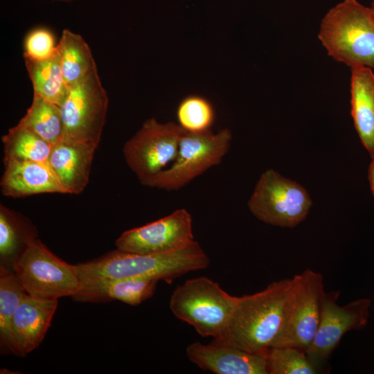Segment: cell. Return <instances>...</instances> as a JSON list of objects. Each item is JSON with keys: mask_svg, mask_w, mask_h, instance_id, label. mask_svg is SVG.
Masks as SVG:
<instances>
[{"mask_svg": "<svg viewBox=\"0 0 374 374\" xmlns=\"http://www.w3.org/2000/svg\"><path fill=\"white\" fill-rule=\"evenodd\" d=\"M209 264L208 255L195 241L184 249L158 254H140L116 249L74 266L81 283L99 278H148L171 283L188 272L208 267Z\"/></svg>", "mask_w": 374, "mask_h": 374, "instance_id": "1", "label": "cell"}, {"mask_svg": "<svg viewBox=\"0 0 374 374\" xmlns=\"http://www.w3.org/2000/svg\"><path fill=\"white\" fill-rule=\"evenodd\" d=\"M26 294L13 269L0 266V345L2 353L20 356L12 326L15 313Z\"/></svg>", "mask_w": 374, "mask_h": 374, "instance_id": "21", "label": "cell"}, {"mask_svg": "<svg viewBox=\"0 0 374 374\" xmlns=\"http://www.w3.org/2000/svg\"><path fill=\"white\" fill-rule=\"evenodd\" d=\"M24 61L34 94L60 107L69 87L64 78L57 48L55 53L48 59L33 60L24 58Z\"/></svg>", "mask_w": 374, "mask_h": 374, "instance_id": "20", "label": "cell"}, {"mask_svg": "<svg viewBox=\"0 0 374 374\" xmlns=\"http://www.w3.org/2000/svg\"><path fill=\"white\" fill-rule=\"evenodd\" d=\"M58 301L37 299L26 294L15 313L12 334L19 355L26 356L43 341Z\"/></svg>", "mask_w": 374, "mask_h": 374, "instance_id": "16", "label": "cell"}, {"mask_svg": "<svg viewBox=\"0 0 374 374\" xmlns=\"http://www.w3.org/2000/svg\"><path fill=\"white\" fill-rule=\"evenodd\" d=\"M351 114L360 140L374 157V73L366 66L351 68Z\"/></svg>", "mask_w": 374, "mask_h": 374, "instance_id": "18", "label": "cell"}, {"mask_svg": "<svg viewBox=\"0 0 374 374\" xmlns=\"http://www.w3.org/2000/svg\"><path fill=\"white\" fill-rule=\"evenodd\" d=\"M237 296L228 294L206 276L178 285L170 299V308L179 319L192 326L202 337H219L225 332Z\"/></svg>", "mask_w": 374, "mask_h": 374, "instance_id": "4", "label": "cell"}, {"mask_svg": "<svg viewBox=\"0 0 374 374\" xmlns=\"http://www.w3.org/2000/svg\"><path fill=\"white\" fill-rule=\"evenodd\" d=\"M267 366L268 374H316L321 371L305 350L292 346L269 348Z\"/></svg>", "mask_w": 374, "mask_h": 374, "instance_id": "24", "label": "cell"}, {"mask_svg": "<svg viewBox=\"0 0 374 374\" xmlns=\"http://www.w3.org/2000/svg\"><path fill=\"white\" fill-rule=\"evenodd\" d=\"M51 1H64V2H71L73 0H51Z\"/></svg>", "mask_w": 374, "mask_h": 374, "instance_id": "29", "label": "cell"}, {"mask_svg": "<svg viewBox=\"0 0 374 374\" xmlns=\"http://www.w3.org/2000/svg\"><path fill=\"white\" fill-rule=\"evenodd\" d=\"M292 278L269 284L264 290L238 297L225 332L219 338L245 351L266 355L284 318Z\"/></svg>", "mask_w": 374, "mask_h": 374, "instance_id": "2", "label": "cell"}, {"mask_svg": "<svg viewBox=\"0 0 374 374\" xmlns=\"http://www.w3.org/2000/svg\"><path fill=\"white\" fill-rule=\"evenodd\" d=\"M3 163L10 161L48 162L53 145L18 123L2 136Z\"/></svg>", "mask_w": 374, "mask_h": 374, "instance_id": "22", "label": "cell"}, {"mask_svg": "<svg viewBox=\"0 0 374 374\" xmlns=\"http://www.w3.org/2000/svg\"><path fill=\"white\" fill-rule=\"evenodd\" d=\"M186 353L191 362L215 374H268L267 354L249 353L219 338L208 344L192 343Z\"/></svg>", "mask_w": 374, "mask_h": 374, "instance_id": "13", "label": "cell"}, {"mask_svg": "<svg viewBox=\"0 0 374 374\" xmlns=\"http://www.w3.org/2000/svg\"><path fill=\"white\" fill-rule=\"evenodd\" d=\"M184 132L179 124L151 118L125 143V160L143 185L173 162Z\"/></svg>", "mask_w": 374, "mask_h": 374, "instance_id": "10", "label": "cell"}, {"mask_svg": "<svg viewBox=\"0 0 374 374\" xmlns=\"http://www.w3.org/2000/svg\"><path fill=\"white\" fill-rule=\"evenodd\" d=\"M319 38L330 56L351 68L374 69V13L357 0H344L323 18Z\"/></svg>", "mask_w": 374, "mask_h": 374, "instance_id": "3", "label": "cell"}, {"mask_svg": "<svg viewBox=\"0 0 374 374\" xmlns=\"http://www.w3.org/2000/svg\"><path fill=\"white\" fill-rule=\"evenodd\" d=\"M17 220L2 205L0 208V266L12 269L28 240L35 235L24 234Z\"/></svg>", "mask_w": 374, "mask_h": 374, "instance_id": "25", "label": "cell"}, {"mask_svg": "<svg viewBox=\"0 0 374 374\" xmlns=\"http://www.w3.org/2000/svg\"><path fill=\"white\" fill-rule=\"evenodd\" d=\"M97 147L62 139L53 145L48 163L66 193L78 195L86 188Z\"/></svg>", "mask_w": 374, "mask_h": 374, "instance_id": "14", "label": "cell"}, {"mask_svg": "<svg viewBox=\"0 0 374 374\" xmlns=\"http://www.w3.org/2000/svg\"><path fill=\"white\" fill-rule=\"evenodd\" d=\"M109 98L96 70L69 87L60 107L63 139L84 142L98 148L106 121Z\"/></svg>", "mask_w": 374, "mask_h": 374, "instance_id": "9", "label": "cell"}, {"mask_svg": "<svg viewBox=\"0 0 374 374\" xmlns=\"http://www.w3.org/2000/svg\"><path fill=\"white\" fill-rule=\"evenodd\" d=\"M12 269L26 292L37 299L72 297L82 285L75 266L57 257L36 235L28 240Z\"/></svg>", "mask_w": 374, "mask_h": 374, "instance_id": "5", "label": "cell"}, {"mask_svg": "<svg viewBox=\"0 0 374 374\" xmlns=\"http://www.w3.org/2000/svg\"><path fill=\"white\" fill-rule=\"evenodd\" d=\"M57 48L69 87L98 70L91 48L80 35L63 30Z\"/></svg>", "mask_w": 374, "mask_h": 374, "instance_id": "19", "label": "cell"}, {"mask_svg": "<svg viewBox=\"0 0 374 374\" xmlns=\"http://www.w3.org/2000/svg\"><path fill=\"white\" fill-rule=\"evenodd\" d=\"M215 116L212 104L199 96L192 95L184 98L177 109L178 124L188 132H202L211 130Z\"/></svg>", "mask_w": 374, "mask_h": 374, "instance_id": "26", "label": "cell"}, {"mask_svg": "<svg viewBox=\"0 0 374 374\" xmlns=\"http://www.w3.org/2000/svg\"><path fill=\"white\" fill-rule=\"evenodd\" d=\"M1 179L3 195L13 198L66 192L48 162L10 161Z\"/></svg>", "mask_w": 374, "mask_h": 374, "instance_id": "15", "label": "cell"}, {"mask_svg": "<svg viewBox=\"0 0 374 374\" xmlns=\"http://www.w3.org/2000/svg\"><path fill=\"white\" fill-rule=\"evenodd\" d=\"M19 124L31 130L53 145L63 139L60 107L34 94L33 102Z\"/></svg>", "mask_w": 374, "mask_h": 374, "instance_id": "23", "label": "cell"}, {"mask_svg": "<svg viewBox=\"0 0 374 374\" xmlns=\"http://www.w3.org/2000/svg\"><path fill=\"white\" fill-rule=\"evenodd\" d=\"M24 57L33 60L48 59L57 51L53 35L44 28L30 31L24 39Z\"/></svg>", "mask_w": 374, "mask_h": 374, "instance_id": "27", "label": "cell"}, {"mask_svg": "<svg viewBox=\"0 0 374 374\" xmlns=\"http://www.w3.org/2000/svg\"><path fill=\"white\" fill-rule=\"evenodd\" d=\"M324 293L319 272L308 269L292 278L283 321L271 347L292 346L306 352L319 326Z\"/></svg>", "mask_w": 374, "mask_h": 374, "instance_id": "7", "label": "cell"}, {"mask_svg": "<svg viewBox=\"0 0 374 374\" xmlns=\"http://www.w3.org/2000/svg\"><path fill=\"white\" fill-rule=\"evenodd\" d=\"M368 179L371 189L374 195V157H372V161L368 168Z\"/></svg>", "mask_w": 374, "mask_h": 374, "instance_id": "28", "label": "cell"}, {"mask_svg": "<svg viewBox=\"0 0 374 374\" xmlns=\"http://www.w3.org/2000/svg\"><path fill=\"white\" fill-rule=\"evenodd\" d=\"M339 295L338 292L324 293L319 326L306 350L310 361L320 369L344 335L350 330L364 328L369 317L370 299H357L339 305Z\"/></svg>", "mask_w": 374, "mask_h": 374, "instance_id": "11", "label": "cell"}, {"mask_svg": "<svg viewBox=\"0 0 374 374\" xmlns=\"http://www.w3.org/2000/svg\"><path fill=\"white\" fill-rule=\"evenodd\" d=\"M231 139L232 133L226 128L216 133L211 130L202 132L184 131L173 162L143 185L166 190L183 188L220 163L229 150Z\"/></svg>", "mask_w": 374, "mask_h": 374, "instance_id": "6", "label": "cell"}, {"mask_svg": "<svg viewBox=\"0 0 374 374\" xmlns=\"http://www.w3.org/2000/svg\"><path fill=\"white\" fill-rule=\"evenodd\" d=\"M371 8L374 13V0H373Z\"/></svg>", "mask_w": 374, "mask_h": 374, "instance_id": "30", "label": "cell"}, {"mask_svg": "<svg viewBox=\"0 0 374 374\" xmlns=\"http://www.w3.org/2000/svg\"><path fill=\"white\" fill-rule=\"evenodd\" d=\"M195 242L193 219L185 208L145 225L124 231L116 240L119 250L158 254L184 249Z\"/></svg>", "mask_w": 374, "mask_h": 374, "instance_id": "12", "label": "cell"}, {"mask_svg": "<svg viewBox=\"0 0 374 374\" xmlns=\"http://www.w3.org/2000/svg\"><path fill=\"white\" fill-rule=\"evenodd\" d=\"M158 281L148 278L91 280L82 283V287L72 299L91 303L118 300L130 305H138L154 295Z\"/></svg>", "mask_w": 374, "mask_h": 374, "instance_id": "17", "label": "cell"}, {"mask_svg": "<svg viewBox=\"0 0 374 374\" xmlns=\"http://www.w3.org/2000/svg\"><path fill=\"white\" fill-rule=\"evenodd\" d=\"M311 206L310 197L302 186L272 169L260 175L248 201L249 211L259 220L287 228L303 222Z\"/></svg>", "mask_w": 374, "mask_h": 374, "instance_id": "8", "label": "cell"}]
</instances>
